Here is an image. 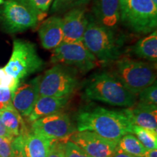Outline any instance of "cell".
<instances>
[{
	"instance_id": "obj_14",
	"label": "cell",
	"mask_w": 157,
	"mask_h": 157,
	"mask_svg": "<svg viewBox=\"0 0 157 157\" xmlns=\"http://www.w3.org/2000/svg\"><path fill=\"white\" fill-rule=\"evenodd\" d=\"M93 13L96 23L113 30L120 21L119 0H94Z\"/></svg>"
},
{
	"instance_id": "obj_26",
	"label": "cell",
	"mask_w": 157,
	"mask_h": 157,
	"mask_svg": "<svg viewBox=\"0 0 157 157\" xmlns=\"http://www.w3.org/2000/svg\"><path fill=\"white\" fill-rule=\"evenodd\" d=\"M76 0H53L51 5V13H63L74 7Z\"/></svg>"
},
{
	"instance_id": "obj_36",
	"label": "cell",
	"mask_w": 157,
	"mask_h": 157,
	"mask_svg": "<svg viewBox=\"0 0 157 157\" xmlns=\"http://www.w3.org/2000/svg\"><path fill=\"white\" fill-rule=\"evenodd\" d=\"M151 2L154 4L155 5L157 6V0H151Z\"/></svg>"
},
{
	"instance_id": "obj_35",
	"label": "cell",
	"mask_w": 157,
	"mask_h": 157,
	"mask_svg": "<svg viewBox=\"0 0 157 157\" xmlns=\"http://www.w3.org/2000/svg\"><path fill=\"white\" fill-rule=\"evenodd\" d=\"M6 74H7V73L5 71L4 68H0V80H1Z\"/></svg>"
},
{
	"instance_id": "obj_20",
	"label": "cell",
	"mask_w": 157,
	"mask_h": 157,
	"mask_svg": "<svg viewBox=\"0 0 157 157\" xmlns=\"http://www.w3.org/2000/svg\"><path fill=\"white\" fill-rule=\"evenodd\" d=\"M132 52L140 58L151 62L157 60V31H152L148 36L140 39L132 48Z\"/></svg>"
},
{
	"instance_id": "obj_34",
	"label": "cell",
	"mask_w": 157,
	"mask_h": 157,
	"mask_svg": "<svg viewBox=\"0 0 157 157\" xmlns=\"http://www.w3.org/2000/svg\"><path fill=\"white\" fill-rule=\"evenodd\" d=\"M144 157H157L156 149H152V150H147Z\"/></svg>"
},
{
	"instance_id": "obj_21",
	"label": "cell",
	"mask_w": 157,
	"mask_h": 157,
	"mask_svg": "<svg viewBox=\"0 0 157 157\" xmlns=\"http://www.w3.org/2000/svg\"><path fill=\"white\" fill-rule=\"evenodd\" d=\"M118 148L129 155L136 157H144L147 149L132 134H127L117 143Z\"/></svg>"
},
{
	"instance_id": "obj_24",
	"label": "cell",
	"mask_w": 157,
	"mask_h": 157,
	"mask_svg": "<svg viewBox=\"0 0 157 157\" xmlns=\"http://www.w3.org/2000/svg\"><path fill=\"white\" fill-rule=\"evenodd\" d=\"M139 100L137 103L148 105L157 106L156 82L138 93Z\"/></svg>"
},
{
	"instance_id": "obj_31",
	"label": "cell",
	"mask_w": 157,
	"mask_h": 157,
	"mask_svg": "<svg viewBox=\"0 0 157 157\" xmlns=\"http://www.w3.org/2000/svg\"><path fill=\"white\" fill-rule=\"evenodd\" d=\"M0 137L7 139L10 141H13V139L15 138V137L7 130L5 125L4 124L1 117V113H0Z\"/></svg>"
},
{
	"instance_id": "obj_7",
	"label": "cell",
	"mask_w": 157,
	"mask_h": 157,
	"mask_svg": "<svg viewBox=\"0 0 157 157\" xmlns=\"http://www.w3.org/2000/svg\"><path fill=\"white\" fill-rule=\"evenodd\" d=\"M78 84L77 72L75 68L56 64L41 76L39 94V96L70 98Z\"/></svg>"
},
{
	"instance_id": "obj_12",
	"label": "cell",
	"mask_w": 157,
	"mask_h": 157,
	"mask_svg": "<svg viewBox=\"0 0 157 157\" xmlns=\"http://www.w3.org/2000/svg\"><path fill=\"white\" fill-rule=\"evenodd\" d=\"M41 76H36L29 82L20 83L12 93L13 107L23 117H29L39 97V88Z\"/></svg>"
},
{
	"instance_id": "obj_30",
	"label": "cell",
	"mask_w": 157,
	"mask_h": 157,
	"mask_svg": "<svg viewBox=\"0 0 157 157\" xmlns=\"http://www.w3.org/2000/svg\"><path fill=\"white\" fill-rule=\"evenodd\" d=\"M11 143L12 141L0 137V157H10Z\"/></svg>"
},
{
	"instance_id": "obj_11",
	"label": "cell",
	"mask_w": 157,
	"mask_h": 157,
	"mask_svg": "<svg viewBox=\"0 0 157 157\" xmlns=\"http://www.w3.org/2000/svg\"><path fill=\"white\" fill-rule=\"evenodd\" d=\"M70 141L76 143L91 157H113L118 148L117 143L87 130L72 133Z\"/></svg>"
},
{
	"instance_id": "obj_27",
	"label": "cell",
	"mask_w": 157,
	"mask_h": 157,
	"mask_svg": "<svg viewBox=\"0 0 157 157\" xmlns=\"http://www.w3.org/2000/svg\"><path fill=\"white\" fill-rule=\"evenodd\" d=\"M10 157H25L23 148L22 135L15 137L12 141Z\"/></svg>"
},
{
	"instance_id": "obj_29",
	"label": "cell",
	"mask_w": 157,
	"mask_h": 157,
	"mask_svg": "<svg viewBox=\"0 0 157 157\" xmlns=\"http://www.w3.org/2000/svg\"><path fill=\"white\" fill-rule=\"evenodd\" d=\"M12 92L8 88L0 87V110L12 105Z\"/></svg>"
},
{
	"instance_id": "obj_2",
	"label": "cell",
	"mask_w": 157,
	"mask_h": 157,
	"mask_svg": "<svg viewBox=\"0 0 157 157\" xmlns=\"http://www.w3.org/2000/svg\"><path fill=\"white\" fill-rule=\"evenodd\" d=\"M86 98L114 105L131 108L137 103V95L129 92L113 74L101 72L94 74L84 87Z\"/></svg>"
},
{
	"instance_id": "obj_1",
	"label": "cell",
	"mask_w": 157,
	"mask_h": 157,
	"mask_svg": "<svg viewBox=\"0 0 157 157\" xmlns=\"http://www.w3.org/2000/svg\"><path fill=\"white\" fill-rule=\"evenodd\" d=\"M78 131H90L118 143L124 135L132 133V123L126 109L111 110L96 106L84 109L76 117Z\"/></svg>"
},
{
	"instance_id": "obj_23",
	"label": "cell",
	"mask_w": 157,
	"mask_h": 157,
	"mask_svg": "<svg viewBox=\"0 0 157 157\" xmlns=\"http://www.w3.org/2000/svg\"><path fill=\"white\" fill-rule=\"evenodd\" d=\"M29 6L38 15L39 19H42L48 13L53 0H18Z\"/></svg>"
},
{
	"instance_id": "obj_4",
	"label": "cell",
	"mask_w": 157,
	"mask_h": 157,
	"mask_svg": "<svg viewBox=\"0 0 157 157\" xmlns=\"http://www.w3.org/2000/svg\"><path fill=\"white\" fill-rule=\"evenodd\" d=\"M113 74L129 92L136 95L156 79L154 65L128 58L116 60Z\"/></svg>"
},
{
	"instance_id": "obj_10",
	"label": "cell",
	"mask_w": 157,
	"mask_h": 157,
	"mask_svg": "<svg viewBox=\"0 0 157 157\" xmlns=\"http://www.w3.org/2000/svg\"><path fill=\"white\" fill-rule=\"evenodd\" d=\"M31 131L50 140L63 139L74 132L69 116L61 111L33 121Z\"/></svg>"
},
{
	"instance_id": "obj_13",
	"label": "cell",
	"mask_w": 157,
	"mask_h": 157,
	"mask_svg": "<svg viewBox=\"0 0 157 157\" xmlns=\"http://www.w3.org/2000/svg\"><path fill=\"white\" fill-rule=\"evenodd\" d=\"M63 42L71 43L82 41L88 21L85 10L82 7H73L62 17Z\"/></svg>"
},
{
	"instance_id": "obj_17",
	"label": "cell",
	"mask_w": 157,
	"mask_h": 157,
	"mask_svg": "<svg viewBox=\"0 0 157 157\" xmlns=\"http://www.w3.org/2000/svg\"><path fill=\"white\" fill-rule=\"evenodd\" d=\"M68 101V97L56 98L39 96L32 111L29 116V121L33 122L40 118L59 112L67 105Z\"/></svg>"
},
{
	"instance_id": "obj_5",
	"label": "cell",
	"mask_w": 157,
	"mask_h": 157,
	"mask_svg": "<svg viewBox=\"0 0 157 157\" xmlns=\"http://www.w3.org/2000/svg\"><path fill=\"white\" fill-rule=\"evenodd\" d=\"M120 21L135 33L148 34L156 30L157 6L151 0H119Z\"/></svg>"
},
{
	"instance_id": "obj_9",
	"label": "cell",
	"mask_w": 157,
	"mask_h": 157,
	"mask_svg": "<svg viewBox=\"0 0 157 157\" xmlns=\"http://www.w3.org/2000/svg\"><path fill=\"white\" fill-rule=\"evenodd\" d=\"M2 5L0 9V23L10 34L34 28L40 20L32 9L18 0H7Z\"/></svg>"
},
{
	"instance_id": "obj_3",
	"label": "cell",
	"mask_w": 157,
	"mask_h": 157,
	"mask_svg": "<svg viewBox=\"0 0 157 157\" xmlns=\"http://www.w3.org/2000/svg\"><path fill=\"white\" fill-rule=\"evenodd\" d=\"M82 42L96 59L103 63L114 62L121 56V44L113 30L98 24L93 19L88 21Z\"/></svg>"
},
{
	"instance_id": "obj_28",
	"label": "cell",
	"mask_w": 157,
	"mask_h": 157,
	"mask_svg": "<svg viewBox=\"0 0 157 157\" xmlns=\"http://www.w3.org/2000/svg\"><path fill=\"white\" fill-rule=\"evenodd\" d=\"M48 157H65L63 153V143L58 140L51 141Z\"/></svg>"
},
{
	"instance_id": "obj_16",
	"label": "cell",
	"mask_w": 157,
	"mask_h": 157,
	"mask_svg": "<svg viewBox=\"0 0 157 157\" xmlns=\"http://www.w3.org/2000/svg\"><path fill=\"white\" fill-rule=\"evenodd\" d=\"M126 111L133 125L140 127L157 135V106L136 103Z\"/></svg>"
},
{
	"instance_id": "obj_33",
	"label": "cell",
	"mask_w": 157,
	"mask_h": 157,
	"mask_svg": "<svg viewBox=\"0 0 157 157\" xmlns=\"http://www.w3.org/2000/svg\"><path fill=\"white\" fill-rule=\"evenodd\" d=\"M90 1H91V0H76L75 3H74V7H82V6L87 5Z\"/></svg>"
},
{
	"instance_id": "obj_6",
	"label": "cell",
	"mask_w": 157,
	"mask_h": 157,
	"mask_svg": "<svg viewBox=\"0 0 157 157\" xmlns=\"http://www.w3.org/2000/svg\"><path fill=\"white\" fill-rule=\"evenodd\" d=\"M44 62L37 53L36 46L29 41L17 39L13 41V52L4 70L17 81L42 70Z\"/></svg>"
},
{
	"instance_id": "obj_15",
	"label": "cell",
	"mask_w": 157,
	"mask_h": 157,
	"mask_svg": "<svg viewBox=\"0 0 157 157\" xmlns=\"http://www.w3.org/2000/svg\"><path fill=\"white\" fill-rule=\"evenodd\" d=\"M42 46L46 50L55 49L63 42L62 17L52 16L47 18L38 30Z\"/></svg>"
},
{
	"instance_id": "obj_37",
	"label": "cell",
	"mask_w": 157,
	"mask_h": 157,
	"mask_svg": "<svg viewBox=\"0 0 157 157\" xmlns=\"http://www.w3.org/2000/svg\"><path fill=\"white\" fill-rule=\"evenodd\" d=\"M3 3H4V0H0V5H2Z\"/></svg>"
},
{
	"instance_id": "obj_25",
	"label": "cell",
	"mask_w": 157,
	"mask_h": 157,
	"mask_svg": "<svg viewBox=\"0 0 157 157\" xmlns=\"http://www.w3.org/2000/svg\"><path fill=\"white\" fill-rule=\"evenodd\" d=\"M65 157H91L76 143L68 140L63 143Z\"/></svg>"
},
{
	"instance_id": "obj_22",
	"label": "cell",
	"mask_w": 157,
	"mask_h": 157,
	"mask_svg": "<svg viewBox=\"0 0 157 157\" xmlns=\"http://www.w3.org/2000/svg\"><path fill=\"white\" fill-rule=\"evenodd\" d=\"M132 133L147 150L156 149L157 135L136 125L132 126Z\"/></svg>"
},
{
	"instance_id": "obj_18",
	"label": "cell",
	"mask_w": 157,
	"mask_h": 157,
	"mask_svg": "<svg viewBox=\"0 0 157 157\" xmlns=\"http://www.w3.org/2000/svg\"><path fill=\"white\" fill-rule=\"evenodd\" d=\"M23 148L25 157H48L51 141L27 130L22 135Z\"/></svg>"
},
{
	"instance_id": "obj_8",
	"label": "cell",
	"mask_w": 157,
	"mask_h": 157,
	"mask_svg": "<svg viewBox=\"0 0 157 157\" xmlns=\"http://www.w3.org/2000/svg\"><path fill=\"white\" fill-rule=\"evenodd\" d=\"M51 63L73 67L82 74L89 72L97 66L98 60L86 48L82 41L63 43L53 49Z\"/></svg>"
},
{
	"instance_id": "obj_19",
	"label": "cell",
	"mask_w": 157,
	"mask_h": 157,
	"mask_svg": "<svg viewBox=\"0 0 157 157\" xmlns=\"http://www.w3.org/2000/svg\"><path fill=\"white\" fill-rule=\"evenodd\" d=\"M0 113L6 128L15 137L23 135L28 130L22 117L13 104L0 110Z\"/></svg>"
},
{
	"instance_id": "obj_32",
	"label": "cell",
	"mask_w": 157,
	"mask_h": 157,
	"mask_svg": "<svg viewBox=\"0 0 157 157\" xmlns=\"http://www.w3.org/2000/svg\"><path fill=\"white\" fill-rule=\"evenodd\" d=\"M113 157H136V156L129 155L128 154H127V153L122 151L120 150L119 148H117V153H116L115 155Z\"/></svg>"
}]
</instances>
